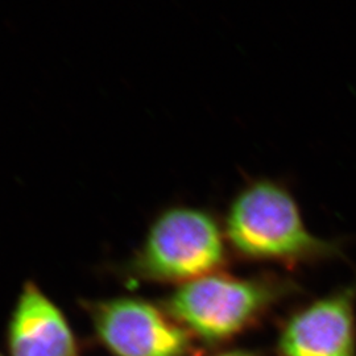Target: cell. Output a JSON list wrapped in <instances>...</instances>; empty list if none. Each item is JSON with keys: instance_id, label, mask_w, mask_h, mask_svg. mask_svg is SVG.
Masks as SVG:
<instances>
[{"instance_id": "6da1fadb", "label": "cell", "mask_w": 356, "mask_h": 356, "mask_svg": "<svg viewBox=\"0 0 356 356\" xmlns=\"http://www.w3.org/2000/svg\"><path fill=\"white\" fill-rule=\"evenodd\" d=\"M227 234L239 251L256 259H297L325 247L306 229L292 194L270 179L254 181L236 195Z\"/></svg>"}, {"instance_id": "7a4b0ae2", "label": "cell", "mask_w": 356, "mask_h": 356, "mask_svg": "<svg viewBox=\"0 0 356 356\" xmlns=\"http://www.w3.org/2000/svg\"><path fill=\"white\" fill-rule=\"evenodd\" d=\"M216 220L198 209L173 207L156 219L141 252V268L165 281L197 280L223 261Z\"/></svg>"}, {"instance_id": "3957f363", "label": "cell", "mask_w": 356, "mask_h": 356, "mask_svg": "<svg viewBox=\"0 0 356 356\" xmlns=\"http://www.w3.org/2000/svg\"><path fill=\"white\" fill-rule=\"evenodd\" d=\"M269 298L267 286L259 282L207 275L182 284L172 296L169 309L197 335L219 341L242 330Z\"/></svg>"}, {"instance_id": "277c9868", "label": "cell", "mask_w": 356, "mask_h": 356, "mask_svg": "<svg viewBox=\"0 0 356 356\" xmlns=\"http://www.w3.org/2000/svg\"><path fill=\"white\" fill-rule=\"evenodd\" d=\"M94 326L115 356H185L186 332L152 304L140 298H115L94 310Z\"/></svg>"}, {"instance_id": "5b68a950", "label": "cell", "mask_w": 356, "mask_h": 356, "mask_svg": "<svg viewBox=\"0 0 356 356\" xmlns=\"http://www.w3.org/2000/svg\"><path fill=\"white\" fill-rule=\"evenodd\" d=\"M280 348L285 356H355L351 294L331 296L297 313L284 329Z\"/></svg>"}, {"instance_id": "8992f818", "label": "cell", "mask_w": 356, "mask_h": 356, "mask_svg": "<svg viewBox=\"0 0 356 356\" xmlns=\"http://www.w3.org/2000/svg\"><path fill=\"white\" fill-rule=\"evenodd\" d=\"M11 356H79L67 319L35 282L23 288L8 326Z\"/></svg>"}, {"instance_id": "52a82bcc", "label": "cell", "mask_w": 356, "mask_h": 356, "mask_svg": "<svg viewBox=\"0 0 356 356\" xmlns=\"http://www.w3.org/2000/svg\"><path fill=\"white\" fill-rule=\"evenodd\" d=\"M218 356H251L248 354H244V353H226V354H220Z\"/></svg>"}, {"instance_id": "ba28073f", "label": "cell", "mask_w": 356, "mask_h": 356, "mask_svg": "<svg viewBox=\"0 0 356 356\" xmlns=\"http://www.w3.org/2000/svg\"><path fill=\"white\" fill-rule=\"evenodd\" d=\"M0 356H3V355H0Z\"/></svg>"}]
</instances>
